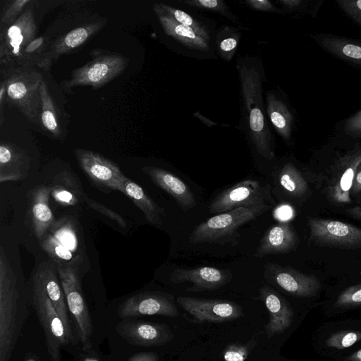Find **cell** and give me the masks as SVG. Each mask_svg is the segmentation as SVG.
Instances as JSON below:
<instances>
[{
  "label": "cell",
  "mask_w": 361,
  "mask_h": 361,
  "mask_svg": "<svg viewBox=\"0 0 361 361\" xmlns=\"http://www.w3.org/2000/svg\"><path fill=\"white\" fill-rule=\"evenodd\" d=\"M345 361H361V348L347 357Z\"/></svg>",
  "instance_id": "681fc988"
},
{
  "label": "cell",
  "mask_w": 361,
  "mask_h": 361,
  "mask_svg": "<svg viewBox=\"0 0 361 361\" xmlns=\"http://www.w3.org/2000/svg\"><path fill=\"white\" fill-rule=\"evenodd\" d=\"M32 302L44 330L51 361H61V348L69 343L64 325L50 299L33 280Z\"/></svg>",
  "instance_id": "9c48e42d"
},
{
  "label": "cell",
  "mask_w": 361,
  "mask_h": 361,
  "mask_svg": "<svg viewBox=\"0 0 361 361\" xmlns=\"http://www.w3.org/2000/svg\"><path fill=\"white\" fill-rule=\"evenodd\" d=\"M117 333L128 343L144 347L160 346L171 342L174 334L169 326L144 321H123L116 326Z\"/></svg>",
  "instance_id": "e0dca14e"
},
{
  "label": "cell",
  "mask_w": 361,
  "mask_h": 361,
  "mask_svg": "<svg viewBox=\"0 0 361 361\" xmlns=\"http://www.w3.org/2000/svg\"><path fill=\"white\" fill-rule=\"evenodd\" d=\"M51 196L59 204L65 207L74 206L82 196V188L73 175L63 172L54 179L51 187Z\"/></svg>",
  "instance_id": "f1b7e54d"
},
{
  "label": "cell",
  "mask_w": 361,
  "mask_h": 361,
  "mask_svg": "<svg viewBox=\"0 0 361 361\" xmlns=\"http://www.w3.org/2000/svg\"><path fill=\"white\" fill-rule=\"evenodd\" d=\"M32 2L31 0H16L6 5L1 14V25L8 27L16 22L25 10V8Z\"/></svg>",
  "instance_id": "8d00e7d4"
},
{
  "label": "cell",
  "mask_w": 361,
  "mask_h": 361,
  "mask_svg": "<svg viewBox=\"0 0 361 361\" xmlns=\"http://www.w3.org/2000/svg\"><path fill=\"white\" fill-rule=\"evenodd\" d=\"M279 178L280 185L291 195L299 197L307 191V182L300 172L290 163L282 167Z\"/></svg>",
  "instance_id": "d6a6232c"
},
{
  "label": "cell",
  "mask_w": 361,
  "mask_h": 361,
  "mask_svg": "<svg viewBox=\"0 0 361 361\" xmlns=\"http://www.w3.org/2000/svg\"><path fill=\"white\" fill-rule=\"evenodd\" d=\"M29 314L28 300L4 250L0 254V361H10Z\"/></svg>",
  "instance_id": "7a4b0ae2"
},
{
  "label": "cell",
  "mask_w": 361,
  "mask_h": 361,
  "mask_svg": "<svg viewBox=\"0 0 361 361\" xmlns=\"http://www.w3.org/2000/svg\"><path fill=\"white\" fill-rule=\"evenodd\" d=\"M246 3L257 11L281 13L280 10L269 0H247Z\"/></svg>",
  "instance_id": "7bdbcfd3"
},
{
  "label": "cell",
  "mask_w": 361,
  "mask_h": 361,
  "mask_svg": "<svg viewBox=\"0 0 361 361\" xmlns=\"http://www.w3.org/2000/svg\"><path fill=\"white\" fill-rule=\"evenodd\" d=\"M361 192V164L357 167L353 183L350 194L355 195Z\"/></svg>",
  "instance_id": "bcb514c9"
},
{
  "label": "cell",
  "mask_w": 361,
  "mask_h": 361,
  "mask_svg": "<svg viewBox=\"0 0 361 361\" xmlns=\"http://www.w3.org/2000/svg\"><path fill=\"white\" fill-rule=\"evenodd\" d=\"M259 214L247 208H238L218 214L195 227L189 237L190 243H222L243 225Z\"/></svg>",
  "instance_id": "30bf717a"
},
{
  "label": "cell",
  "mask_w": 361,
  "mask_h": 361,
  "mask_svg": "<svg viewBox=\"0 0 361 361\" xmlns=\"http://www.w3.org/2000/svg\"><path fill=\"white\" fill-rule=\"evenodd\" d=\"M345 131L354 137H361V111L350 117L345 123Z\"/></svg>",
  "instance_id": "b9f144b4"
},
{
  "label": "cell",
  "mask_w": 361,
  "mask_h": 361,
  "mask_svg": "<svg viewBox=\"0 0 361 361\" xmlns=\"http://www.w3.org/2000/svg\"><path fill=\"white\" fill-rule=\"evenodd\" d=\"M335 306L350 307L361 305V283L348 287L337 297Z\"/></svg>",
  "instance_id": "74e56055"
},
{
  "label": "cell",
  "mask_w": 361,
  "mask_h": 361,
  "mask_svg": "<svg viewBox=\"0 0 361 361\" xmlns=\"http://www.w3.org/2000/svg\"><path fill=\"white\" fill-rule=\"evenodd\" d=\"M56 265L68 310L78 325L82 348L85 350H90L93 325L82 291L79 272L71 267Z\"/></svg>",
  "instance_id": "ba28073f"
},
{
  "label": "cell",
  "mask_w": 361,
  "mask_h": 361,
  "mask_svg": "<svg viewBox=\"0 0 361 361\" xmlns=\"http://www.w3.org/2000/svg\"><path fill=\"white\" fill-rule=\"evenodd\" d=\"M337 3L351 18L361 25V0H339Z\"/></svg>",
  "instance_id": "60d3db41"
},
{
  "label": "cell",
  "mask_w": 361,
  "mask_h": 361,
  "mask_svg": "<svg viewBox=\"0 0 361 361\" xmlns=\"http://www.w3.org/2000/svg\"><path fill=\"white\" fill-rule=\"evenodd\" d=\"M237 68L240 82L245 131L256 151L270 161L275 154L271 131L262 99L264 71L255 58L238 60Z\"/></svg>",
  "instance_id": "6da1fadb"
},
{
  "label": "cell",
  "mask_w": 361,
  "mask_h": 361,
  "mask_svg": "<svg viewBox=\"0 0 361 361\" xmlns=\"http://www.w3.org/2000/svg\"><path fill=\"white\" fill-rule=\"evenodd\" d=\"M128 59L115 52H104L93 56L85 65L73 70L71 78L63 82L68 92L74 87L91 86L98 89L120 75L126 68Z\"/></svg>",
  "instance_id": "52a82bcc"
},
{
  "label": "cell",
  "mask_w": 361,
  "mask_h": 361,
  "mask_svg": "<svg viewBox=\"0 0 361 361\" xmlns=\"http://www.w3.org/2000/svg\"><path fill=\"white\" fill-rule=\"evenodd\" d=\"M298 243V238L293 228L288 222H279L265 232L255 256L288 253L294 250Z\"/></svg>",
  "instance_id": "603a6c76"
},
{
  "label": "cell",
  "mask_w": 361,
  "mask_h": 361,
  "mask_svg": "<svg viewBox=\"0 0 361 361\" xmlns=\"http://www.w3.org/2000/svg\"><path fill=\"white\" fill-rule=\"evenodd\" d=\"M104 25V23L102 22L83 25L61 36L48 47L37 66L44 70L49 69L61 56L67 54L81 47L99 32Z\"/></svg>",
  "instance_id": "ffe728a7"
},
{
  "label": "cell",
  "mask_w": 361,
  "mask_h": 361,
  "mask_svg": "<svg viewBox=\"0 0 361 361\" xmlns=\"http://www.w3.org/2000/svg\"><path fill=\"white\" fill-rule=\"evenodd\" d=\"M33 281L37 282L53 303L65 327L68 342L74 340L71 330L68 308L55 263L42 264L35 273Z\"/></svg>",
  "instance_id": "d6986e66"
},
{
  "label": "cell",
  "mask_w": 361,
  "mask_h": 361,
  "mask_svg": "<svg viewBox=\"0 0 361 361\" xmlns=\"http://www.w3.org/2000/svg\"><path fill=\"white\" fill-rule=\"evenodd\" d=\"M6 101V80L4 79L1 82V87H0V119H1V124L3 123V104Z\"/></svg>",
  "instance_id": "7dc6e473"
},
{
  "label": "cell",
  "mask_w": 361,
  "mask_h": 361,
  "mask_svg": "<svg viewBox=\"0 0 361 361\" xmlns=\"http://www.w3.org/2000/svg\"><path fill=\"white\" fill-rule=\"evenodd\" d=\"M266 113L274 130L285 140H290L293 118L286 104L274 92L266 94Z\"/></svg>",
  "instance_id": "83f0119b"
},
{
  "label": "cell",
  "mask_w": 361,
  "mask_h": 361,
  "mask_svg": "<svg viewBox=\"0 0 361 361\" xmlns=\"http://www.w3.org/2000/svg\"><path fill=\"white\" fill-rule=\"evenodd\" d=\"M123 193L142 212L147 220L152 225L162 226L164 209L154 202L136 183L126 177Z\"/></svg>",
  "instance_id": "4316f807"
},
{
  "label": "cell",
  "mask_w": 361,
  "mask_h": 361,
  "mask_svg": "<svg viewBox=\"0 0 361 361\" xmlns=\"http://www.w3.org/2000/svg\"><path fill=\"white\" fill-rule=\"evenodd\" d=\"M154 11L164 32L185 47L197 51L211 50V42L197 35L191 28L176 22L160 6L154 4Z\"/></svg>",
  "instance_id": "cb8c5ba5"
},
{
  "label": "cell",
  "mask_w": 361,
  "mask_h": 361,
  "mask_svg": "<svg viewBox=\"0 0 361 361\" xmlns=\"http://www.w3.org/2000/svg\"><path fill=\"white\" fill-rule=\"evenodd\" d=\"M361 164V148L340 158L326 178L328 197L337 204L350 202V191L357 167Z\"/></svg>",
  "instance_id": "2e32d148"
},
{
  "label": "cell",
  "mask_w": 361,
  "mask_h": 361,
  "mask_svg": "<svg viewBox=\"0 0 361 361\" xmlns=\"http://www.w3.org/2000/svg\"><path fill=\"white\" fill-rule=\"evenodd\" d=\"M30 158L6 142L0 145V182L18 180L27 175Z\"/></svg>",
  "instance_id": "484cf974"
},
{
  "label": "cell",
  "mask_w": 361,
  "mask_h": 361,
  "mask_svg": "<svg viewBox=\"0 0 361 361\" xmlns=\"http://www.w3.org/2000/svg\"><path fill=\"white\" fill-rule=\"evenodd\" d=\"M251 344H232L224 353L225 361H245L250 350Z\"/></svg>",
  "instance_id": "f35d334b"
},
{
  "label": "cell",
  "mask_w": 361,
  "mask_h": 361,
  "mask_svg": "<svg viewBox=\"0 0 361 361\" xmlns=\"http://www.w3.org/2000/svg\"><path fill=\"white\" fill-rule=\"evenodd\" d=\"M232 279V273L228 269H221L212 267L195 268H175L170 274V281L176 284L184 282L192 283L188 291L212 290L219 288Z\"/></svg>",
  "instance_id": "ac0fdd59"
},
{
  "label": "cell",
  "mask_w": 361,
  "mask_h": 361,
  "mask_svg": "<svg viewBox=\"0 0 361 361\" xmlns=\"http://www.w3.org/2000/svg\"><path fill=\"white\" fill-rule=\"evenodd\" d=\"M321 46L338 57L361 66V44L336 37H322Z\"/></svg>",
  "instance_id": "f546056e"
},
{
  "label": "cell",
  "mask_w": 361,
  "mask_h": 361,
  "mask_svg": "<svg viewBox=\"0 0 361 361\" xmlns=\"http://www.w3.org/2000/svg\"><path fill=\"white\" fill-rule=\"evenodd\" d=\"M142 170L154 184L169 194L182 209L187 211L196 206L195 195L190 188L172 173L155 166H145Z\"/></svg>",
  "instance_id": "7402d4cb"
},
{
  "label": "cell",
  "mask_w": 361,
  "mask_h": 361,
  "mask_svg": "<svg viewBox=\"0 0 361 361\" xmlns=\"http://www.w3.org/2000/svg\"><path fill=\"white\" fill-rule=\"evenodd\" d=\"M259 292L269 316L265 331L270 338L283 332L290 326L294 312L286 300L269 286L264 284Z\"/></svg>",
  "instance_id": "44dd1931"
},
{
  "label": "cell",
  "mask_w": 361,
  "mask_h": 361,
  "mask_svg": "<svg viewBox=\"0 0 361 361\" xmlns=\"http://www.w3.org/2000/svg\"><path fill=\"white\" fill-rule=\"evenodd\" d=\"M274 216L280 222H287L293 217V210L288 205H282L275 210Z\"/></svg>",
  "instance_id": "ee69618b"
},
{
  "label": "cell",
  "mask_w": 361,
  "mask_h": 361,
  "mask_svg": "<svg viewBox=\"0 0 361 361\" xmlns=\"http://www.w3.org/2000/svg\"><path fill=\"white\" fill-rule=\"evenodd\" d=\"M128 361H159V357L155 353H139L133 355Z\"/></svg>",
  "instance_id": "f6af8a7d"
},
{
  "label": "cell",
  "mask_w": 361,
  "mask_h": 361,
  "mask_svg": "<svg viewBox=\"0 0 361 361\" xmlns=\"http://www.w3.org/2000/svg\"><path fill=\"white\" fill-rule=\"evenodd\" d=\"M39 94L41 99L40 121L44 128L54 137L61 135V128L56 108L51 95L49 93L47 82L42 80Z\"/></svg>",
  "instance_id": "4dcf8cb0"
},
{
  "label": "cell",
  "mask_w": 361,
  "mask_h": 361,
  "mask_svg": "<svg viewBox=\"0 0 361 361\" xmlns=\"http://www.w3.org/2000/svg\"><path fill=\"white\" fill-rule=\"evenodd\" d=\"M27 361H35V360H33V359H30V360H27Z\"/></svg>",
  "instance_id": "f5cc1de1"
},
{
  "label": "cell",
  "mask_w": 361,
  "mask_h": 361,
  "mask_svg": "<svg viewBox=\"0 0 361 361\" xmlns=\"http://www.w3.org/2000/svg\"><path fill=\"white\" fill-rule=\"evenodd\" d=\"M74 153L80 168L92 182L102 188L123 193L126 176L116 164L90 150L76 149Z\"/></svg>",
  "instance_id": "4fadbf2b"
},
{
  "label": "cell",
  "mask_w": 361,
  "mask_h": 361,
  "mask_svg": "<svg viewBox=\"0 0 361 361\" xmlns=\"http://www.w3.org/2000/svg\"><path fill=\"white\" fill-rule=\"evenodd\" d=\"M281 4L288 8H295L300 5V0H280Z\"/></svg>",
  "instance_id": "c3c4849f"
},
{
  "label": "cell",
  "mask_w": 361,
  "mask_h": 361,
  "mask_svg": "<svg viewBox=\"0 0 361 361\" xmlns=\"http://www.w3.org/2000/svg\"><path fill=\"white\" fill-rule=\"evenodd\" d=\"M361 341V331L343 330L330 335L325 341L326 346L342 350L349 348Z\"/></svg>",
  "instance_id": "e575fe53"
},
{
  "label": "cell",
  "mask_w": 361,
  "mask_h": 361,
  "mask_svg": "<svg viewBox=\"0 0 361 361\" xmlns=\"http://www.w3.org/2000/svg\"><path fill=\"white\" fill-rule=\"evenodd\" d=\"M263 276L269 283L298 297L314 296L321 288L315 276L272 262L264 264Z\"/></svg>",
  "instance_id": "7c38bea8"
},
{
  "label": "cell",
  "mask_w": 361,
  "mask_h": 361,
  "mask_svg": "<svg viewBox=\"0 0 361 361\" xmlns=\"http://www.w3.org/2000/svg\"><path fill=\"white\" fill-rule=\"evenodd\" d=\"M83 361H97V360L93 357H87Z\"/></svg>",
  "instance_id": "816d5d0a"
},
{
  "label": "cell",
  "mask_w": 361,
  "mask_h": 361,
  "mask_svg": "<svg viewBox=\"0 0 361 361\" xmlns=\"http://www.w3.org/2000/svg\"><path fill=\"white\" fill-rule=\"evenodd\" d=\"M159 5L176 22L191 28L197 35L212 42L211 30L203 21L180 8L164 3H160Z\"/></svg>",
  "instance_id": "1f68e13d"
},
{
  "label": "cell",
  "mask_w": 361,
  "mask_h": 361,
  "mask_svg": "<svg viewBox=\"0 0 361 361\" xmlns=\"http://www.w3.org/2000/svg\"><path fill=\"white\" fill-rule=\"evenodd\" d=\"M39 245L55 264L71 267L78 272L87 259L82 235L71 216L56 221Z\"/></svg>",
  "instance_id": "3957f363"
},
{
  "label": "cell",
  "mask_w": 361,
  "mask_h": 361,
  "mask_svg": "<svg viewBox=\"0 0 361 361\" xmlns=\"http://www.w3.org/2000/svg\"><path fill=\"white\" fill-rule=\"evenodd\" d=\"M51 187L41 185L31 193L30 217L35 235L41 241L55 223L52 211L49 205Z\"/></svg>",
  "instance_id": "d4e9b609"
},
{
  "label": "cell",
  "mask_w": 361,
  "mask_h": 361,
  "mask_svg": "<svg viewBox=\"0 0 361 361\" xmlns=\"http://www.w3.org/2000/svg\"><path fill=\"white\" fill-rule=\"evenodd\" d=\"M84 201L89 205L92 209L100 212L103 215L113 219L117 224H118L122 228H126V224L125 220L117 213L111 210L104 205L99 204L87 197H84Z\"/></svg>",
  "instance_id": "ab89813d"
},
{
  "label": "cell",
  "mask_w": 361,
  "mask_h": 361,
  "mask_svg": "<svg viewBox=\"0 0 361 361\" xmlns=\"http://www.w3.org/2000/svg\"><path fill=\"white\" fill-rule=\"evenodd\" d=\"M176 301L198 322H225L243 315L242 307L228 300L178 296Z\"/></svg>",
  "instance_id": "5bb4252c"
},
{
  "label": "cell",
  "mask_w": 361,
  "mask_h": 361,
  "mask_svg": "<svg viewBox=\"0 0 361 361\" xmlns=\"http://www.w3.org/2000/svg\"><path fill=\"white\" fill-rule=\"evenodd\" d=\"M37 25L32 6L27 7L8 27L1 28L0 33L1 71L21 67L23 51L27 44L37 37Z\"/></svg>",
  "instance_id": "8992f818"
},
{
  "label": "cell",
  "mask_w": 361,
  "mask_h": 361,
  "mask_svg": "<svg viewBox=\"0 0 361 361\" xmlns=\"http://www.w3.org/2000/svg\"><path fill=\"white\" fill-rule=\"evenodd\" d=\"M359 274H360V275L361 276V271H360V273H359Z\"/></svg>",
  "instance_id": "db71d44e"
},
{
  "label": "cell",
  "mask_w": 361,
  "mask_h": 361,
  "mask_svg": "<svg viewBox=\"0 0 361 361\" xmlns=\"http://www.w3.org/2000/svg\"><path fill=\"white\" fill-rule=\"evenodd\" d=\"M348 212L354 217L361 219V207H355L347 209Z\"/></svg>",
  "instance_id": "f907efd6"
},
{
  "label": "cell",
  "mask_w": 361,
  "mask_h": 361,
  "mask_svg": "<svg viewBox=\"0 0 361 361\" xmlns=\"http://www.w3.org/2000/svg\"><path fill=\"white\" fill-rule=\"evenodd\" d=\"M182 3L191 7L217 13L231 20L236 19L230 11L228 6L221 0H185Z\"/></svg>",
  "instance_id": "d590c367"
},
{
  "label": "cell",
  "mask_w": 361,
  "mask_h": 361,
  "mask_svg": "<svg viewBox=\"0 0 361 361\" xmlns=\"http://www.w3.org/2000/svg\"><path fill=\"white\" fill-rule=\"evenodd\" d=\"M121 318L144 315L178 316L173 295L162 292H144L126 300L118 309Z\"/></svg>",
  "instance_id": "9a60e30c"
},
{
  "label": "cell",
  "mask_w": 361,
  "mask_h": 361,
  "mask_svg": "<svg viewBox=\"0 0 361 361\" xmlns=\"http://www.w3.org/2000/svg\"><path fill=\"white\" fill-rule=\"evenodd\" d=\"M310 240L314 243L337 248L361 247V228L352 224L331 219L310 218Z\"/></svg>",
  "instance_id": "8fae6325"
},
{
  "label": "cell",
  "mask_w": 361,
  "mask_h": 361,
  "mask_svg": "<svg viewBox=\"0 0 361 361\" xmlns=\"http://www.w3.org/2000/svg\"><path fill=\"white\" fill-rule=\"evenodd\" d=\"M6 80V102L30 121H40L42 73L34 67H16L1 71Z\"/></svg>",
  "instance_id": "277c9868"
},
{
  "label": "cell",
  "mask_w": 361,
  "mask_h": 361,
  "mask_svg": "<svg viewBox=\"0 0 361 361\" xmlns=\"http://www.w3.org/2000/svg\"><path fill=\"white\" fill-rule=\"evenodd\" d=\"M240 33L235 30L224 27L218 32L216 47L219 56L229 61L234 56L240 41Z\"/></svg>",
  "instance_id": "836d02e7"
},
{
  "label": "cell",
  "mask_w": 361,
  "mask_h": 361,
  "mask_svg": "<svg viewBox=\"0 0 361 361\" xmlns=\"http://www.w3.org/2000/svg\"><path fill=\"white\" fill-rule=\"evenodd\" d=\"M274 203L269 184L245 180L222 191L211 202L209 211L220 214L238 208H247L259 215L268 211Z\"/></svg>",
  "instance_id": "5b68a950"
}]
</instances>
